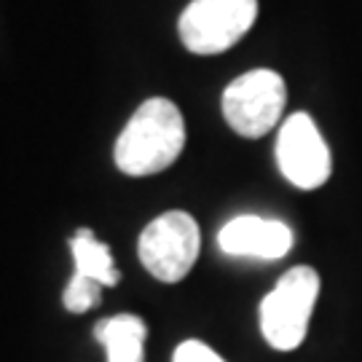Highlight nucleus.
Here are the masks:
<instances>
[{
    "instance_id": "obj_7",
    "label": "nucleus",
    "mask_w": 362,
    "mask_h": 362,
    "mask_svg": "<svg viewBox=\"0 0 362 362\" xmlns=\"http://www.w3.org/2000/svg\"><path fill=\"white\" fill-rule=\"evenodd\" d=\"M293 242L296 236L287 223L260 215H239L218 233L220 250L233 258L279 260L293 250Z\"/></svg>"
},
{
    "instance_id": "obj_11",
    "label": "nucleus",
    "mask_w": 362,
    "mask_h": 362,
    "mask_svg": "<svg viewBox=\"0 0 362 362\" xmlns=\"http://www.w3.org/2000/svg\"><path fill=\"white\" fill-rule=\"evenodd\" d=\"M172 362H228L223 360L218 351L212 349L209 344L199 341V338H188L177 344V349L172 354Z\"/></svg>"
},
{
    "instance_id": "obj_2",
    "label": "nucleus",
    "mask_w": 362,
    "mask_h": 362,
    "mask_svg": "<svg viewBox=\"0 0 362 362\" xmlns=\"http://www.w3.org/2000/svg\"><path fill=\"white\" fill-rule=\"evenodd\" d=\"M322 279L311 266H293L260 300V336L276 351H296L309 336V322L320 300Z\"/></svg>"
},
{
    "instance_id": "obj_5",
    "label": "nucleus",
    "mask_w": 362,
    "mask_h": 362,
    "mask_svg": "<svg viewBox=\"0 0 362 362\" xmlns=\"http://www.w3.org/2000/svg\"><path fill=\"white\" fill-rule=\"evenodd\" d=\"M258 0H194L177 22L182 46L199 57L228 52L252 30Z\"/></svg>"
},
{
    "instance_id": "obj_8",
    "label": "nucleus",
    "mask_w": 362,
    "mask_h": 362,
    "mask_svg": "<svg viewBox=\"0 0 362 362\" xmlns=\"http://www.w3.org/2000/svg\"><path fill=\"white\" fill-rule=\"evenodd\" d=\"M94 338L105 346V362H145L148 325L137 314H116L97 322Z\"/></svg>"
},
{
    "instance_id": "obj_10",
    "label": "nucleus",
    "mask_w": 362,
    "mask_h": 362,
    "mask_svg": "<svg viewBox=\"0 0 362 362\" xmlns=\"http://www.w3.org/2000/svg\"><path fill=\"white\" fill-rule=\"evenodd\" d=\"M103 290L105 287L100 282H94L89 276H81V274H73L65 287V293H62V306L70 314H86L94 306H100Z\"/></svg>"
},
{
    "instance_id": "obj_3",
    "label": "nucleus",
    "mask_w": 362,
    "mask_h": 362,
    "mask_svg": "<svg viewBox=\"0 0 362 362\" xmlns=\"http://www.w3.org/2000/svg\"><path fill=\"white\" fill-rule=\"evenodd\" d=\"M202 231L194 215L169 209L153 218L137 239V258L153 279L164 285L182 282L199 260Z\"/></svg>"
},
{
    "instance_id": "obj_6",
    "label": "nucleus",
    "mask_w": 362,
    "mask_h": 362,
    "mask_svg": "<svg viewBox=\"0 0 362 362\" xmlns=\"http://www.w3.org/2000/svg\"><path fill=\"white\" fill-rule=\"evenodd\" d=\"M276 164L282 177L300 191H317L330 180L333 156L309 113H293L279 124Z\"/></svg>"
},
{
    "instance_id": "obj_4",
    "label": "nucleus",
    "mask_w": 362,
    "mask_h": 362,
    "mask_svg": "<svg viewBox=\"0 0 362 362\" xmlns=\"http://www.w3.org/2000/svg\"><path fill=\"white\" fill-rule=\"evenodd\" d=\"M287 105L285 78L276 70L258 67L245 76L233 78L223 91V118L236 134L258 140L282 124Z\"/></svg>"
},
{
    "instance_id": "obj_1",
    "label": "nucleus",
    "mask_w": 362,
    "mask_h": 362,
    "mask_svg": "<svg viewBox=\"0 0 362 362\" xmlns=\"http://www.w3.org/2000/svg\"><path fill=\"white\" fill-rule=\"evenodd\" d=\"M185 148V121L180 107L164 100H145L118 134L113 158L129 177H148L169 169Z\"/></svg>"
},
{
    "instance_id": "obj_9",
    "label": "nucleus",
    "mask_w": 362,
    "mask_h": 362,
    "mask_svg": "<svg viewBox=\"0 0 362 362\" xmlns=\"http://www.w3.org/2000/svg\"><path fill=\"white\" fill-rule=\"evenodd\" d=\"M70 252L76 263V274L89 276L103 287H116L121 282V272L113 263V252L103 239H97V233L89 228H81L70 239Z\"/></svg>"
}]
</instances>
